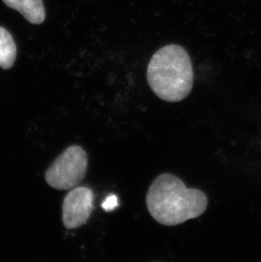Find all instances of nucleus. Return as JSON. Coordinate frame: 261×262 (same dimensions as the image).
Wrapping results in <instances>:
<instances>
[{
	"label": "nucleus",
	"mask_w": 261,
	"mask_h": 262,
	"mask_svg": "<svg viewBox=\"0 0 261 262\" xmlns=\"http://www.w3.org/2000/svg\"><path fill=\"white\" fill-rule=\"evenodd\" d=\"M89 156L81 146H69L50 165L45 172V180L57 190L76 188L86 177Z\"/></svg>",
	"instance_id": "3"
},
{
	"label": "nucleus",
	"mask_w": 261,
	"mask_h": 262,
	"mask_svg": "<svg viewBox=\"0 0 261 262\" xmlns=\"http://www.w3.org/2000/svg\"><path fill=\"white\" fill-rule=\"evenodd\" d=\"M147 81L156 96L176 103L186 99L192 91L193 70L187 51L179 45H166L151 58Z\"/></svg>",
	"instance_id": "2"
},
{
	"label": "nucleus",
	"mask_w": 261,
	"mask_h": 262,
	"mask_svg": "<svg viewBox=\"0 0 261 262\" xmlns=\"http://www.w3.org/2000/svg\"><path fill=\"white\" fill-rule=\"evenodd\" d=\"M16 58V45L7 30L0 27V67L10 69Z\"/></svg>",
	"instance_id": "6"
},
{
	"label": "nucleus",
	"mask_w": 261,
	"mask_h": 262,
	"mask_svg": "<svg viewBox=\"0 0 261 262\" xmlns=\"http://www.w3.org/2000/svg\"><path fill=\"white\" fill-rule=\"evenodd\" d=\"M94 208V193L88 187L72 188L62 205V222L67 229H76L91 216Z\"/></svg>",
	"instance_id": "4"
},
{
	"label": "nucleus",
	"mask_w": 261,
	"mask_h": 262,
	"mask_svg": "<svg viewBox=\"0 0 261 262\" xmlns=\"http://www.w3.org/2000/svg\"><path fill=\"white\" fill-rule=\"evenodd\" d=\"M8 7L17 10L34 25H39L45 20V10L42 0H3Z\"/></svg>",
	"instance_id": "5"
},
{
	"label": "nucleus",
	"mask_w": 261,
	"mask_h": 262,
	"mask_svg": "<svg viewBox=\"0 0 261 262\" xmlns=\"http://www.w3.org/2000/svg\"><path fill=\"white\" fill-rule=\"evenodd\" d=\"M146 205L158 223L174 227L202 215L207 209L208 199L200 189L187 188L177 176L163 173L151 183Z\"/></svg>",
	"instance_id": "1"
}]
</instances>
